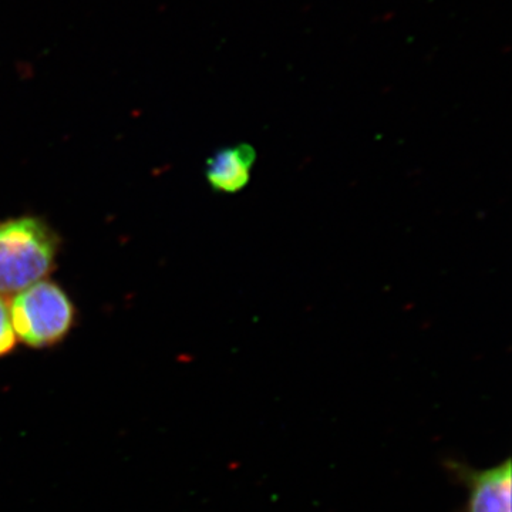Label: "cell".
<instances>
[{
  "label": "cell",
  "mask_w": 512,
  "mask_h": 512,
  "mask_svg": "<svg viewBox=\"0 0 512 512\" xmlns=\"http://www.w3.org/2000/svg\"><path fill=\"white\" fill-rule=\"evenodd\" d=\"M59 238L45 221L20 217L0 222V295H16L55 269Z\"/></svg>",
  "instance_id": "1"
},
{
  "label": "cell",
  "mask_w": 512,
  "mask_h": 512,
  "mask_svg": "<svg viewBox=\"0 0 512 512\" xmlns=\"http://www.w3.org/2000/svg\"><path fill=\"white\" fill-rule=\"evenodd\" d=\"M9 308L16 336L36 349L62 342L76 316L67 293L45 279L16 293Z\"/></svg>",
  "instance_id": "2"
},
{
  "label": "cell",
  "mask_w": 512,
  "mask_h": 512,
  "mask_svg": "<svg viewBox=\"0 0 512 512\" xmlns=\"http://www.w3.org/2000/svg\"><path fill=\"white\" fill-rule=\"evenodd\" d=\"M447 470L467 490L461 512H511V460L478 470L470 464L448 460Z\"/></svg>",
  "instance_id": "3"
},
{
  "label": "cell",
  "mask_w": 512,
  "mask_h": 512,
  "mask_svg": "<svg viewBox=\"0 0 512 512\" xmlns=\"http://www.w3.org/2000/svg\"><path fill=\"white\" fill-rule=\"evenodd\" d=\"M255 161V148L249 144L221 148L208 158L205 177L212 190L221 194H237L251 181Z\"/></svg>",
  "instance_id": "4"
},
{
  "label": "cell",
  "mask_w": 512,
  "mask_h": 512,
  "mask_svg": "<svg viewBox=\"0 0 512 512\" xmlns=\"http://www.w3.org/2000/svg\"><path fill=\"white\" fill-rule=\"evenodd\" d=\"M18 343L12 318H10L9 303L5 296L0 295V357L8 355Z\"/></svg>",
  "instance_id": "5"
}]
</instances>
